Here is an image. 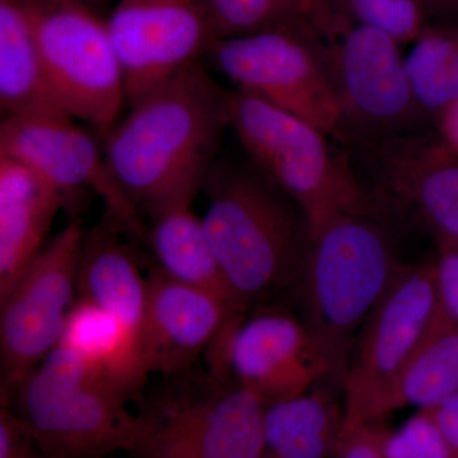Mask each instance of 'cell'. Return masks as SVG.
<instances>
[{
  "label": "cell",
  "instance_id": "cell-1",
  "mask_svg": "<svg viewBox=\"0 0 458 458\" xmlns=\"http://www.w3.org/2000/svg\"><path fill=\"white\" fill-rule=\"evenodd\" d=\"M228 98L200 62L129 105L102 144L108 170L140 213L192 204L219 158Z\"/></svg>",
  "mask_w": 458,
  "mask_h": 458
},
{
  "label": "cell",
  "instance_id": "cell-2",
  "mask_svg": "<svg viewBox=\"0 0 458 458\" xmlns=\"http://www.w3.org/2000/svg\"><path fill=\"white\" fill-rule=\"evenodd\" d=\"M203 190L201 221L242 309L293 295L312 241L298 205L250 161L216 159Z\"/></svg>",
  "mask_w": 458,
  "mask_h": 458
},
{
  "label": "cell",
  "instance_id": "cell-3",
  "mask_svg": "<svg viewBox=\"0 0 458 458\" xmlns=\"http://www.w3.org/2000/svg\"><path fill=\"white\" fill-rule=\"evenodd\" d=\"M390 225L344 216L312 234L293 297L327 372L343 394L355 339L403 267Z\"/></svg>",
  "mask_w": 458,
  "mask_h": 458
},
{
  "label": "cell",
  "instance_id": "cell-4",
  "mask_svg": "<svg viewBox=\"0 0 458 458\" xmlns=\"http://www.w3.org/2000/svg\"><path fill=\"white\" fill-rule=\"evenodd\" d=\"M228 128L249 161L300 208L312 234L344 216L381 219L351 152L313 123L249 90H229Z\"/></svg>",
  "mask_w": 458,
  "mask_h": 458
},
{
  "label": "cell",
  "instance_id": "cell-5",
  "mask_svg": "<svg viewBox=\"0 0 458 458\" xmlns=\"http://www.w3.org/2000/svg\"><path fill=\"white\" fill-rule=\"evenodd\" d=\"M0 401L31 432L47 458L131 454L137 410L108 377L57 345Z\"/></svg>",
  "mask_w": 458,
  "mask_h": 458
},
{
  "label": "cell",
  "instance_id": "cell-6",
  "mask_svg": "<svg viewBox=\"0 0 458 458\" xmlns=\"http://www.w3.org/2000/svg\"><path fill=\"white\" fill-rule=\"evenodd\" d=\"M132 458H259L265 403L192 367L144 387Z\"/></svg>",
  "mask_w": 458,
  "mask_h": 458
},
{
  "label": "cell",
  "instance_id": "cell-7",
  "mask_svg": "<svg viewBox=\"0 0 458 458\" xmlns=\"http://www.w3.org/2000/svg\"><path fill=\"white\" fill-rule=\"evenodd\" d=\"M399 42L378 30L351 26L325 40L337 107V143L352 148L433 131L406 74Z\"/></svg>",
  "mask_w": 458,
  "mask_h": 458
},
{
  "label": "cell",
  "instance_id": "cell-8",
  "mask_svg": "<svg viewBox=\"0 0 458 458\" xmlns=\"http://www.w3.org/2000/svg\"><path fill=\"white\" fill-rule=\"evenodd\" d=\"M439 311L434 258L403 264L352 346L343 390L344 433L381 420L382 403Z\"/></svg>",
  "mask_w": 458,
  "mask_h": 458
},
{
  "label": "cell",
  "instance_id": "cell-9",
  "mask_svg": "<svg viewBox=\"0 0 458 458\" xmlns=\"http://www.w3.org/2000/svg\"><path fill=\"white\" fill-rule=\"evenodd\" d=\"M207 57L236 89L254 93L337 140L340 114L325 40L309 23L218 38Z\"/></svg>",
  "mask_w": 458,
  "mask_h": 458
},
{
  "label": "cell",
  "instance_id": "cell-10",
  "mask_svg": "<svg viewBox=\"0 0 458 458\" xmlns=\"http://www.w3.org/2000/svg\"><path fill=\"white\" fill-rule=\"evenodd\" d=\"M26 4L57 104L104 140L126 105L125 77L106 18L80 5Z\"/></svg>",
  "mask_w": 458,
  "mask_h": 458
},
{
  "label": "cell",
  "instance_id": "cell-11",
  "mask_svg": "<svg viewBox=\"0 0 458 458\" xmlns=\"http://www.w3.org/2000/svg\"><path fill=\"white\" fill-rule=\"evenodd\" d=\"M379 216L458 242V155L436 132H418L348 148Z\"/></svg>",
  "mask_w": 458,
  "mask_h": 458
},
{
  "label": "cell",
  "instance_id": "cell-12",
  "mask_svg": "<svg viewBox=\"0 0 458 458\" xmlns=\"http://www.w3.org/2000/svg\"><path fill=\"white\" fill-rule=\"evenodd\" d=\"M205 369L265 403L309 393L327 372L297 312L280 302L234 313L204 352Z\"/></svg>",
  "mask_w": 458,
  "mask_h": 458
},
{
  "label": "cell",
  "instance_id": "cell-13",
  "mask_svg": "<svg viewBox=\"0 0 458 458\" xmlns=\"http://www.w3.org/2000/svg\"><path fill=\"white\" fill-rule=\"evenodd\" d=\"M72 219L0 295V393H8L56 348L78 298L84 237Z\"/></svg>",
  "mask_w": 458,
  "mask_h": 458
},
{
  "label": "cell",
  "instance_id": "cell-14",
  "mask_svg": "<svg viewBox=\"0 0 458 458\" xmlns=\"http://www.w3.org/2000/svg\"><path fill=\"white\" fill-rule=\"evenodd\" d=\"M0 156L44 177L64 198L66 210H78L84 194L95 192L107 216L126 236L146 243L141 213L126 198L107 167L98 135L68 116L3 117Z\"/></svg>",
  "mask_w": 458,
  "mask_h": 458
},
{
  "label": "cell",
  "instance_id": "cell-15",
  "mask_svg": "<svg viewBox=\"0 0 458 458\" xmlns=\"http://www.w3.org/2000/svg\"><path fill=\"white\" fill-rule=\"evenodd\" d=\"M106 25L126 106L200 63L216 41L207 0H117Z\"/></svg>",
  "mask_w": 458,
  "mask_h": 458
},
{
  "label": "cell",
  "instance_id": "cell-16",
  "mask_svg": "<svg viewBox=\"0 0 458 458\" xmlns=\"http://www.w3.org/2000/svg\"><path fill=\"white\" fill-rule=\"evenodd\" d=\"M240 312L225 298L174 282L152 267L141 334L147 375L172 376L195 367L225 319Z\"/></svg>",
  "mask_w": 458,
  "mask_h": 458
},
{
  "label": "cell",
  "instance_id": "cell-17",
  "mask_svg": "<svg viewBox=\"0 0 458 458\" xmlns=\"http://www.w3.org/2000/svg\"><path fill=\"white\" fill-rule=\"evenodd\" d=\"M64 198L27 165L0 156V295L45 245Z\"/></svg>",
  "mask_w": 458,
  "mask_h": 458
},
{
  "label": "cell",
  "instance_id": "cell-18",
  "mask_svg": "<svg viewBox=\"0 0 458 458\" xmlns=\"http://www.w3.org/2000/svg\"><path fill=\"white\" fill-rule=\"evenodd\" d=\"M126 233L105 214L86 232L81 260L78 297L98 304L128 328L140 343L147 306V276ZM143 360V358H141Z\"/></svg>",
  "mask_w": 458,
  "mask_h": 458
},
{
  "label": "cell",
  "instance_id": "cell-19",
  "mask_svg": "<svg viewBox=\"0 0 458 458\" xmlns=\"http://www.w3.org/2000/svg\"><path fill=\"white\" fill-rule=\"evenodd\" d=\"M337 394L321 382L301 396L265 406L259 458H335L345 426Z\"/></svg>",
  "mask_w": 458,
  "mask_h": 458
},
{
  "label": "cell",
  "instance_id": "cell-20",
  "mask_svg": "<svg viewBox=\"0 0 458 458\" xmlns=\"http://www.w3.org/2000/svg\"><path fill=\"white\" fill-rule=\"evenodd\" d=\"M0 108L3 117L68 116L54 96L22 0H0Z\"/></svg>",
  "mask_w": 458,
  "mask_h": 458
},
{
  "label": "cell",
  "instance_id": "cell-21",
  "mask_svg": "<svg viewBox=\"0 0 458 458\" xmlns=\"http://www.w3.org/2000/svg\"><path fill=\"white\" fill-rule=\"evenodd\" d=\"M149 221L146 245L155 260L153 269L174 282L219 295L247 312L234 297L191 204L168 208L149 216Z\"/></svg>",
  "mask_w": 458,
  "mask_h": 458
},
{
  "label": "cell",
  "instance_id": "cell-22",
  "mask_svg": "<svg viewBox=\"0 0 458 458\" xmlns=\"http://www.w3.org/2000/svg\"><path fill=\"white\" fill-rule=\"evenodd\" d=\"M57 345L104 373L129 401L140 399L149 377L140 343L98 304L77 298Z\"/></svg>",
  "mask_w": 458,
  "mask_h": 458
},
{
  "label": "cell",
  "instance_id": "cell-23",
  "mask_svg": "<svg viewBox=\"0 0 458 458\" xmlns=\"http://www.w3.org/2000/svg\"><path fill=\"white\" fill-rule=\"evenodd\" d=\"M457 393L458 324L439 311L426 339L382 403L379 419L408 406L434 408Z\"/></svg>",
  "mask_w": 458,
  "mask_h": 458
},
{
  "label": "cell",
  "instance_id": "cell-24",
  "mask_svg": "<svg viewBox=\"0 0 458 458\" xmlns=\"http://www.w3.org/2000/svg\"><path fill=\"white\" fill-rule=\"evenodd\" d=\"M403 62L418 105L433 122L458 99V26L429 23Z\"/></svg>",
  "mask_w": 458,
  "mask_h": 458
},
{
  "label": "cell",
  "instance_id": "cell-25",
  "mask_svg": "<svg viewBox=\"0 0 458 458\" xmlns=\"http://www.w3.org/2000/svg\"><path fill=\"white\" fill-rule=\"evenodd\" d=\"M333 13L331 38L346 27L364 26L386 33L401 47L417 40L433 18L428 0H333Z\"/></svg>",
  "mask_w": 458,
  "mask_h": 458
},
{
  "label": "cell",
  "instance_id": "cell-26",
  "mask_svg": "<svg viewBox=\"0 0 458 458\" xmlns=\"http://www.w3.org/2000/svg\"><path fill=\"white\" fill-rule=\"evenodd\" d=\"M216 40L307 23L300 0H207Z\"/></svg>",
  "mask_w": 458,
  "mask_h": 458
},
{
  "label": "cell",
  "instance_id": "cell-27",
  "mask_svg": "<svg viewBox=\"0 0 458 458\" xmlns=\"http://www.w3.org/2000/svg\"><path fill=\"white\" fill-rule=\"evenodd\" d=\"M385 458H452V454L426 410H419L400 430L390 433Z\"/></svg>",
  "mask_w": 458,
  "mask_h": 458
},
{
  "label": "cell",
  "instance_id": "cell-28",
  "mask_svg": "<svg viewBox=\"0 0 458 458\" xmlns=\"http://www.w3.org/2000/svg\"><path fill=\"white\" fill-rule=\"evenodd\" d=\"M436 265L439 309L445 318L458 324V242H438Z\"/></svg>",
  "mask_w": 458,
  "mask_h": 458
},
{
  "label": "cell",
  "instance_id": "cell-29",
  "mask_svg": "<svg viewBox=\"0 0 458 458\" xmlns=\"http://www.w3.org/2000/svg\"><path fill=\"white\" fill-rule=\"evenodd\" d=\"M0 458H47L31 432L0 401Z\"/></svg>",
  "mask_w": 458,
  "mask_h": 458
},
{
  "label": "cell",
  "instance_id": "cell-30",
  "mask_svg": "<svg viewBox=\"0 0 458 458\" xmlns=\"http://www.w3.org/2000/svg\"><path fill=\"white\" fill-rule=\"evenodd\" d=\"M390 433L379 420L344 433L335 458H385L386 442Z\"/></svg>",
  "mask_w": 458,
  "mask_h": 458
},
{
  "label": "cell",
  "instance_id": "cell-31",
  "mask_svg": "<svg viewBox=\"0 0 458 458\" xmlns=\"http://www.w3.org/2000/svg\"><path fill=\"white\" fill-rule=\"evenodd\" d=\"M424 410L447 443L452 458H458V393L434 408Z\"/></svg>",
  "mask_w": 458,
  "mask_h": 458
},
{
  "label": "cell",
  "instance_id": "cell-32",
  "mask_svg": "<svg viewBox=\"0 0 458 458\" xmlns=\"http://www.w3.org/2000/svg\"><path fill=\"white\" fill-rule=\"evenodd\" d=\"M300 5L304 21L324 40H328L333 35V0H300Z\"/></svg>",
  "mask_w": 458,
  "mask_h": 458
},
{
  "label": "cell",
  "instance_id": "cell-33",
  "mask_svg": "<svg viewBox=\"0 0 458 458\" xmlns=\"http://www.w3.org/2000/svg\"><path fill=\"white\" fill-rule=\"evenodd\" d=\"M432 126L442 143L458 155V99L434 117Z\"/></svg>",
  "mask_w": 458,
  "mask_h": 458
},
{
  "label": "cell",
  "instance_id": "cell-34",
  "mask_svg": "<svg viewBox=\"0 0 458 458\" xmlns=\"http://www.w3.org/2000/svg\"><path fill=\"white\" fill-rule=\"evenodd\" d=\"M32 5H80L98 12L105 5L110 3H116L117 0H23Z\"/></svg>",
  "mask_w": 458,
  "mask_h": 458
},
{
  "label": "cell",
  "instance_id": "cell-35",
  "mask_svg": "<svg viewBox=\"0 0 458 458\" xmlns=\"http://www.w3.org/2000/svg\"><path fill=\"white\" fill-rule=\"evenodd\" d=\"M434 16H452L458 13V0H428Z\"/></svg>",
  "mask_w": 458,
  "mask_h": 458
}]
</instances>
